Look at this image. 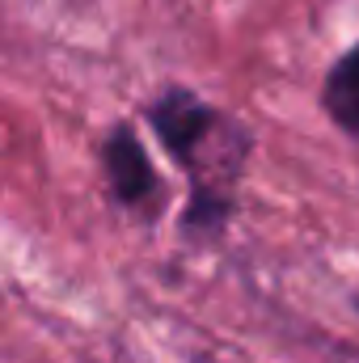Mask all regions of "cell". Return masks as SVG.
Here are the masks:
<instances>
[{"mask_svg":"<svg viewBox=\"0 0 359 363\" xmlns=\"http://www.w3.org/2000/svg\"><path fill=\"white\" fill-rule=\"evenodd\" d=\"M321 101H326V114H330L351 140H359V47H351V51L330 68Z\"/></svg>","mask_w":359,"mask_h":363,"instance_id":"obj_3","label":"cell"},{"mask_svg":"<svg viewBox=\"0 0 359 363\" xmlns=\"http://www.w3.org/2000/svg\"><path fill=\"white\" fill-rule=\"evenodd\" d=\"M101 169H106V186H110L118 207L140 211V216H157L161 211L165 186H161L157 169H153V157H148L144 140L127 123L110 127V135L101 144Z\"/></svg>","mask_w":359,"mask_h":363,"instance_id":"obj_2","label":"cell"},{"mask_svg":"<svg viewBox=\"0 0 359 363\" xmlns=\"http://www.w3.org/2000/svg\"><path fill=\"white\" fill-rule=\"evenodd\" d=\"M355 313H359V296H355Z\"/></svg>","mask_w":359,"mask_h":363,"instance_id":"obj_4","label":"cell"},{"mask_svg":"<svg viewBox=\"0 0 359 363\" xmlns=\"http://www.w3.org/2000/svg\"><path fill=\"white\" fill-rule=\"evenodd\" d=\"M148 123L161 140V148L182 165L190 178V199L182 211L186 233H224L233 220V194L228 182L241 169L245 135L233 127L216 106H207L199 93L190 89H165L148 106Z\"/></svg>","mask_w":359,"mask_h":363,"instance_id":"obj_1","label":"cell"}]
</instances>
